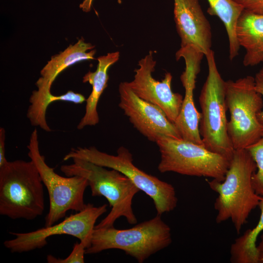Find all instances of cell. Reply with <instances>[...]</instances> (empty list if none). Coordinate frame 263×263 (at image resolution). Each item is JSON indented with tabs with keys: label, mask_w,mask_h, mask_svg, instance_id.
Returning <instances> with one entry per match:
<instances>
[{
	"label": "cell",
	"mask_w": 263,
	"mask_h": 263,
	"mask_svg": "<svg viewBox=\"0 0 263 263\" xmlns=\"http://www.w3.org/2000/svg\"><path fill=\"white\" fill-rule=\"evenodd\" d=\"M119 56V52H115L98 57L96 70L94 72H88L83 77V82L89 83L92 90L86 100L85 112L77 126V129L81 130L86 126H95L98 123L97 107L102 94L108 86V71L118 60Z\"/></svg>",
	"instance_id": "17"
},
{
	"label": "cell",
	"mask_w": 263,
	"mask_h": 263,
	"mask_svg": "<svg viewBox=\"0 0 263 263\" xmlns=\"http://www.w3.org/2000/svg\"><path fill=\"white\" fill-rule=\"evenodd\" d=\"M225 99L230 119L227 133L234 150L246 149L263 135L258 118L263 97L255 89L254 77L247 75L225 81Z\"/></svg>",
	"instance_id": "7"
},
{
	"label": "cell",
	"mask_w": 263,
	"mask_h": 263,
	"mask_svg": "<svg viewBox=\"0 0 263 263\" xmlns=\"http://www.w3.org/2000/svg\"><path fill=\"white\" fill-rule=\"evenodd\" d=\"M256 169L247 150H234L224 180L208 181L210 188L218 194L214 204L217 212V223L230 219L237 233H240L262 197L252 185V178Z\"/></svg>",
	"instance_id": "1"
},
{
	"label": "cell",
	"mask_w": 263,
	"mask_h": 263,
	"mask_svg": "<svg viewBox=\"0 0 263 263\" xmlns=\"http://www.w3.org/2000/svg\"><path fill=\"white\" fill-rule=\"evenodd\" d=\"M119 107L130 122L149 140L156 142L162 136L182 138L175 125L158 106L137 96L126 82L119 85Z\"/></svg>",
	"instance_id": "13"
},
{
	"label": "cell",
	"mask_w": 263,
	"mask_h": 263,
	"mask_svg": "<svg viewBox=\"0 0 263 263\" xmlns=\"http://www.w3.org/2000/svg\"><path fill=\"white\" fill-rule=\"evenodd\" d=\"M5 130L3 128H0V168L8 162L5 157Z\"/></svg>",
	"instance_id": "24"
},
{
	"label": "cell",
	"mask_w": 263,
	"mask_h": 263,
	"mask_svg": "<svg viewBox=\"0 0 263 263\" xmlns=\"http://www.w3.org/2000/svg\"><path fill=\"white\" fill-rule=\"evenodd\" d=\"M94 0H84L79 5V7L84 12H89L92 8Z\"/></svg>",
	"instance_id": "26"
},
{
	"label": "cell",
	"mask_w": 263,
	"mask_h": 263,
	"mask_svg": "<svg viewBox=\"0 0 263 263\" xmlns=\"http://www.w3.org/2000/svg\"><path fill=\"white\" fill-rule=\"evenodd\" d=\"M254 79L255 89L263 97V67L256 73ZM258 118L263 124V108L258 113Z\"/></svg>",
	"instance_id": "23"
},
{
	"label": "cell",
	"mask_w": 263,
	"mask_h": 263,
	"mask_svg": "<svg viewBox=\"0 0 263 263\" xmlns=\"http://www.w3.org/2000/svg\"><path fill=\"white\" fill-rule=\"evenodd\" d=\"M237 41L245 50L244 66H253L263 62V14L244 9L236 28Z\"/></svg>",
	"instance_id": "16"
},
{
	"label": "cell",
	"mask_w": 263,
	"mask_h": 263,
	"mask_svg": "<svg viewBox=\"0 0 263 263\" xmlns=\"http://www.w3.org/2000/svg\"><path fill=\"white\" fill-rule=\"evenodd\" d=\"M94 46L86 43L83 38L74 45H70L59 54L52 56L40 71V77L36 85L38 89L34 91L29 98L30 105L27 117L31 124L43 131H52L46 121L47 109L52 102L64 101V94L55 95L51 92L52 85L57 75L70 66L81 61L94 59L96 50Z\"/></svg>",
	"instance_id": "10"
},
{
	"label": "cell",
	"mask_w": 263,
	"mask_h": 263,
	"mask_svg": "<svg viewBox=\"0 0 263 263\" xmlns=\"http://www.w3.org/2000/svg\"><path fill=\"white\" fill-rule=\"evenodd\" d=\"M107 207L106 204L95 207L89 203L81 211L71 214L56 225L29 232H10L15 238L5 241L3 244L11 252L21 253L42 248L47 244V239L52 236L69 235L90 245L96 221L107 212Z\"/></svg>",
	"instance_id": "11"
},
{
	"label": "cell",
	"mask_w": 263,
	"mask_h": 263,
	"mask_svg": "<svg viewBox=\"0 0 263 263\" xmlns=\"http://www.w3.org/2000/svg\"><path fill=\"white\" fill-rule=\"evenodd\" d=\"M73 163L60 167L67 176H81L88 181L92 196H103L112 208L109 214L94 228L113 226L121 217L128 223L134 225L137 218L132 207L134 196L140 190L127 177L119 171L80 159H73Z\"/></svg>",
	"instance_id": "2"
},
{
	"label": "cell",
	"mask_w": 263,
	"mask_h": 263,
	"mask_svg": "<svg viewBox=\"0 0 263 263\" xmlns=\"http://www.w3.org/2000/svg\"><path fill=\"white\" fill-rule=\"evenodd\" d=\"M89 244L85 242L80 241L75 244L70 254L65 259L57 258L52 255L47 256L48 263H83L85 250L89 246Z\"/></svg>",
	"instance_id": "21"
},
{
	"label": "cell",
	"mask_w": 263,
	"mask_h": 263,
	"mask_svg": "<svg viewBox=\"0 0 263 263\" xmlns=\"http://www.w3.org/2000/svg\"><path fill=\"white\" fill-rule=\"evenodd\" d=\"M171 229L157 215L132 228L118 229L114 226L94 228L90 245L85 254H94L108 249H119L143 263L151 255L169 246Z\"/></svg>",
	"instance_id": "4"
},
{
	"label": "cell",
	"mask_w": 263,
	"mask_h": 263,
	"mask_svg": "<svg viewBox=\"0 0 263 263\" xmlns=\"http://www.w3.org/2000/svg\"><path fill=\"white\" fill-rule=\"evenodd\" d=\"M258 207L261 213L256 225L236 238L231 246L230 262L232 263H257L256 242L263 231V197H261Z\"/></svg>",
	"instance_id": "19"
},
{
	"label": "cell",
	"mask_w": 263,
	"mask_h": 263,
	"mask_svg": "<svg viewBox=\"0 0 263 263\" xmlns=\"http://www.w3.org/2000/svg\"><path fill=\"white\" fill-rule=\"evenodd\" d=\"M156 143L161 154L158 166L160 172L224 180L230 160L208 150L204 145L166 136Z\"/></svg>",
	"instance_id": "8"
},
{
	"label": "cell",
	"mask_w": 263,
	"mask_h": 263,
	"mask_svg": "<svg viewBox=\"0 0 263 263\" xmlns=\"http://www.w3.org/2000/svg\"><path fill=\"white\" fill-rule=\"evenodd\" d=\"M204 56L191 46H181L176 53V60L183 58L185 62V71L180 76L185 92L181 110L174 124L182 139L200 145H204L199 132L201 114L195 107L193 96L196 79Z\"/></svg>",
	"instance_id": "14"
},
{
	"label": "cell",
	"mask_w": 263,
	"mask_h": 263,
	"mask_svg": "<svg viewBox=\"0 0 263 263\" xmlns=\"http://www.w3.org/2000/svg\"><path fill=\"white\" fill-rule=\"evenodd\" d=\"M206 57L208 75L199 97V132L206 149L230 160L234 149L227 133L225 81L217 67L214 52L211 50Z\"/></svg>",
	"instance_id": "5"
},
{
	"label": "cell",
	"mask_w": 263,
	"mask_h": 263,
	"mask_svg": "<svg viewBox=\"0 0 263 263\" xmlns=\"http://www.w3.org/2000/svg\"><path fill=\"white\" fill-rule=\"evenodd\" d=\"M260 242L257 244V263H263V232L260 235Z\"/></svg>",
	"instance_id": "25"
},
{
	"label": "cell",
	"mask_w": 263,
	"mask_h": 263,
	"mask_svg": "<svg viewBox=\"0 0 263 263\" xmlns=\"http://www.w3.org/2000/svg\"><path fill=\"white\" fill-rule=\"evenodd\" d=\"M199 1L174 0V19L181 46H192L206 56L211 50V29Z\"/></svg>",
	"instance_id": "15"
},
{
	"label": "cell",
	"mask_w": 263,
	"mask_h": 263,
	"mask_svg": "<svg viewBox=\"0 0 263 263\" xmlns=\"http://www.w3.org/2000/svg\"><path fill=\"white\" fill-rule=\"evenodd\" d=\"M246 10L263 14V0H232Z\"/></svg>",
	"instance_id": "22"
},
{
	"label": "cell",
	"mask_w": 263,
	"mask_h": 263,
	"mask_svg": "<svg viewBox=\"0 0 263 263\" xmlns=\"http://www.w3.org/2000/svg\"><path fill=\"white\" fill-rule=\"evenodd\" d=\"M156 63L150 51L138 61L139 67L134 70L133 79L126 83L137 96L159 107L174 123L180 113L183 97L172 91L170 73H166L161 81L153 78L152 74Z\"/></svg>",
	"instance_id": "12"
},
{
	"label": "cell",
	"mask_w": 263,
	"mask_h": 263,
	"mask_svg": "<svg viewBox=\"0 0 263 263\" xmlns=\"http://www.w3.org/2000/svg\"><path fill=\"white\" fill-rule=\"evenodd\" d=\"M75 158L114 169L123 174L153 200L158 215L171 211L176 207L178 199L174 187L136 167L133 163L132 154L124 147L118 148L115 155L100 151L94 147L72 148L63 160Z\"/></svg>",
	"instance_id": "6"
},
{
	"label": "cell",
	"mask_w": 263,
	"mask_h": 263,
	"mask_svg": "<svg viewBox=\"0 0 263 263\" xmlns=\"http://www.w3.org/2000/svg\"><path fill=\"white\" fill-rule=\"evenodd\" d=\"M44 209L43 183L33 162L16 160L0 168V214L32 220Z\"/></svg>",
	"instance_id": "3"
},
{
	"label": "cell",
	"mask_w": 263,
	"mask_h": 263,
	"mask_svg": "<svg viewBox=\"0 0 263 263\" xmlns=\"http://www.w3.org/2000/svg\"><path fill=\"white\" fill-rule=\"evenodd\" d=\"M246 149L250 153L257 167L252 178L253 187L258 195L263 197V135Z\"/></svg>",
	"instance_id": "20"
},
{
	"label": "cell",
	"mask_w": 263,
	"mask_h": 263,
	"mask_svg": "<svg viewBox=\"0 0 263 263\" xmlns=\"http://www.w3.org/2000/svg\"><path fill=\"white\" fill-rule=\"evenodd\" d=\"M27 149L28 156L35 164L48 192L49 209L45 226L54 225L65 217L69 210L79 212L83 210L86 206L84 192L89 186L86 179L78 175L63 177L49 167L40 152L36 129L31 134Z\"/></svg>",
	"instance_id": "9"
},
{
	"label": "cell",
	"mask_w": 263,
	"mask_h": 263,
	"mask_svg": "<svg viewBox=\"0 0 263 263\" xmlns=\"http://www.w3.org/2000/svg\"><path fill=\"white\" fill-rule=\"evenodd\" d=\"M209 14L218 17L223 22L228 37L229 58L232 60L239 54L240 45L237 39L236 28L244 8L232 0H207Z\"/></svg>",
	"instance_id": "18"
}]
</instances>
